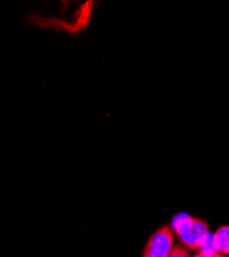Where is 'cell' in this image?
I'll return each mask as SVG.
<instances>
[{
	"label": "cell",
	"mask_w": 229,
	"mask_h": 257,
	"mask_svg": "<svg viewBox=\"0 0 229 257\" xmlns=\"http://www.w3.org/2000/svg\"><path fill=\"white\" fill-rule=\"evenodd\" d=\"M173 228L180 243L189 250H198L209 236L208 223L186 213L178 214L173 219Z\"/></svg>",
	"instance_id": "6da1fadb"
},
{
	"label": "cell",
	"mask_w": 229,
	"mask_h": 257,
	"mask_svg": "<svg viewBox=\"0 0 229 257\" xmlns=\"http://www.w3.org/2000/svg\"><path fill=\"white\" fill-rule=\"evenodd\" d=\"M174 228L163 225L150 237L143 251L144 257H168L174 245Z\"/></svg>",
	"instance_id": "7a4b0ae2"
},
{
	"label": "cell",
	"mask_w": 229,
	"mask_h": 257,
	"mask_svg": "<svg viewBox=\"0 0 229 257\" xmlns=\"http://www.w3.org/2000/svg\"><path fill=\"white\" fill-rule=\"evenodd\" d=\"M214 248L220 253L229 254V225L219 227L213 235Z\"/></svg>",
	"instance_id": "3957f363"
},
{
	"label": "cell",
	"mask_w": 229,
	"mask_h": 257,
	"mask_svg": "<svg viewBox=\"0 0 229 257\" xmlns=\"http://www.w3.org/2000/svg\"><path fill=\"white\" fill-rule=\"evenodd\" d=\"M189 251L188 248L181 244H177V245H173L168 257H189Z\"/></svg>",
	"instance_id": "277c9868"
}]
</instances>
